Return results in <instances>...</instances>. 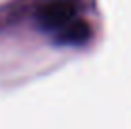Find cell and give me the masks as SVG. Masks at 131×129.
I'll return each instance as SVG.
<instances>
[{
    "mask_svg": "<svg viewBox=\"0 0 131 129\" xmlns=\"http://www.w3.org/2000/svg\"><path fill=\"white\" fill-rule=\"evenodd\" d=\"M36 19L44 32L53 34L57 40L69 27L80 21L78 4L76 0H44L36 11Z\"/></svg>",
    "mask_w": 131,
    "mask_h": 129,
    "instance_id": "obj_1",
    "label": "cell"
}]
</instances>
